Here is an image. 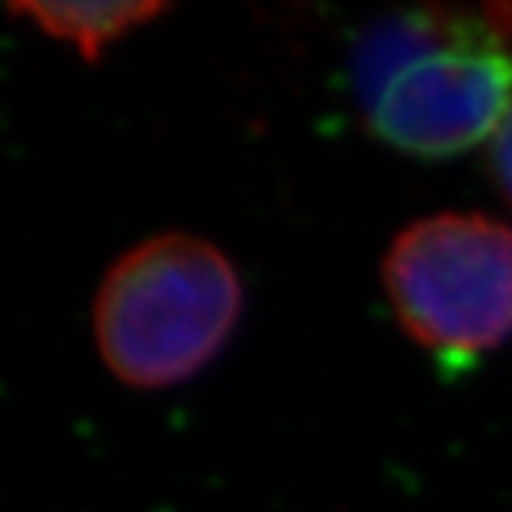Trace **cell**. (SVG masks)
I'll list each match as a JSON object with an SVG mask.
<instances>
[{"label":"cell","instance_id":"obj_1","mask_svg":"<svg viewBox=\"0 0 512 512\" xmlns=\"http://www.w3.org/2000/svg\"><path fill=\"white\" fill-rule=\"evenodd\" d=\"M352 93L374 136L417 158H451L512 112V7L386 13L349 56Z\"/></svg>","mask_w":512,"mask_h":512},{"label":"cell","instance_id":"obj_2","mask_svg":"<svg viewBox=\"0 0 512 512\" xmlns=\"http://www.w3.org/2000/svg\"><path fill=\"white\" fill-rule=\"evenodd\" d=\"M238 315L241 281L229 256L210 241L170 232L108 269L93 324L108 371L136 389H164L207 368Z\"/></svg>","mask_w":512,"mask_h":512},{"label":"cell","instance_id":"obj_3","mask_svg":"<svg viewBox=\"0 0 512 512\" xmlns=\"http://www.w3.org/2000/svg\"><path fill=\"white\" fill-rule=\"evenodd\" d=\"M401 327L426 349L469 358L512 334V229L482 213L417 219L383 263Z\"/></svg>","mask_w":512,"mask_h":512},{"label":"cell","instance_id":"obj_4","mask_svg":"<svg viewBox=\"0 0 512 512\" xmlns=\"http://www.w3.org/2000/svg\"><path fill=\"white\" fill-rule=\"evenodd\" d=\"M164 4H13L10 13L25 16L50 38L71 44L87 62H96L133 28L161 16Z\"/></svg>","mask_w":512,"mask_h":512},{"label":"cell","instance_id":"obj_5","mask_svg":"<svg viewBox=\"0 0 512 512\" xmlns=\"http://www.w3.org/2000/svg\"><path fill=\"white\" fill-rule=\"evenodd\" d=\"M491 167H494V179L497 189L503 192V198L512 204V112L503 121V127L494 136V152H491Z\"/></svg>","mask_w":512,"mask_h":512}]
</instances>
